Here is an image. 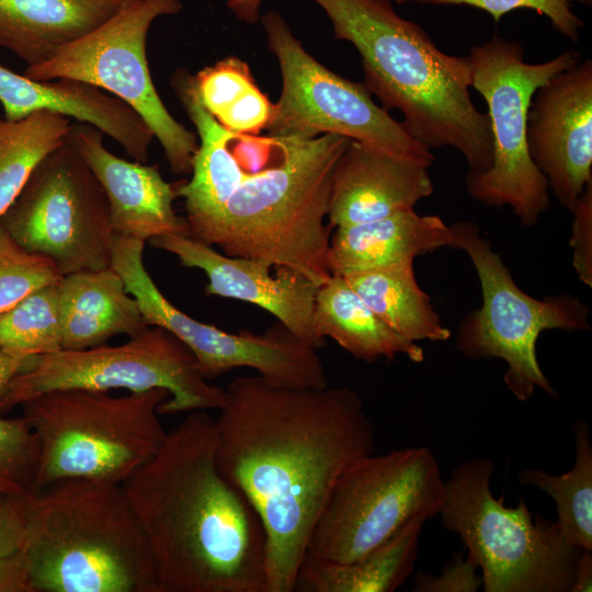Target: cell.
<instances>
[{
	"mask_svg": "<svg viewBox=\"0 0 592 592\" xmlns=\"http://www.w3.org/2000/svg\"><path fill=\"white\" fill-rule=\"evenodd\" d=\"M215 418L216 463L260 515L267 592H293L316 522L342 474L374 454L375 429L348 387L232 379Z\"/></svg>",
	"mask_w": 592,
	"mask_h": 592,
	"instance_id": "cell-1",
	"label": "cell"
},
{
	"mask_svg": "<svg viewBox=\"0 0 592 592\" xmlns=\"http://www.w3.org/2000/svg\"><path fill=\"white\" fill-rule=\"evenodd\" d=\"M123 487L147 537L161 592H267L266 534L219 471L215 418L189 414Z\"/></svg>",
	"mask_w": 592,
	"mask_h": 592,
	"instance_id": "cell-2",
	"label": "cell"
},
{
	"mask_svg": "<svg viewBox=\"0 0 592 592\" xmlns=\"http://www.w3.org/2000/svg\"><path fill=\"white\" fill-rule=\"evenodd\" d=\"M338 39L358 52L365 83L386 111L402 114L405 129L425 148L452 147L470 171L492 161L487 113L469 93L466 56L440 50L419 24L401 18L391 0H312Z\"/></svg>",
	"mask_w": 592,
	"mask_h": 592,
	"instance_id": "cell-3",
	"label": "cell"
},
{
	"mask_svg": "<svg viewBox=\"0 0 592 592\" xmlns=\"http://www.w3.org/2000/svg\"><path fill=\"white\" fill-rule=\"evenodd\" d=\"M21 551L33 592H161L121 483L71 478L32 492Z\"/></svg>",
	"mask_w": 592,
	"mask_h": 592,
	"instance_id": "cell-4",
	"label": "cell"
},
{
	"mask_svg": "<svg viewBox=\"0 0 592 592\" xmlns=\"http://www.w3.org/2000/svg\"><path fill=\"white\" fill-rule=\"evenodd\" d=\"M283 139L282 158L249 174L189 236L230 257L291 269L320 286L331 277L332 227L325 219L332 179L351 139L335 134Z\"/></svg>",
	"mask_w": 592,
	"mask_h": 592,
	"instance_id": "cell-5",
	"label": "cell"
},
{
	"mask_svg": "<svg viewBox=\"0 0 592 592\" xmlns=\"http://www.w3.org/2000/svg\"><path fill=\"white\" fill-rule=\"evenodd\" d=\"M168 397L163 388L123 396L73 388L22 403L39 445L33 492L71 478L123 485L164 442L159 406Z\"/></svg>",
	"mask_w": 592,
	"mask_h": 592,
	"instance_id": "cell-6",
	"label": "cell"
},
{
	"mask_svg": "<svg viewBox=\"0 0 592 592\" xmlns=\"http://www.w3.org/2000/svg\"><path fill=\"white\" fill-rule=\"evenodd\" d=\"M493 469L487 457L454 468L445 481L442 525L462 538L481 569L485 592H570L583 549L568 542L556 521L534 517L523 498L515 506L494 498Z\"/></svg>",
	"mask_w": 592,
	"mask_h": 592,
	"instance_id": "cell-7",
	"label": "cell"
},
{
	"mask_svg": "<svg viewBox=\"0 0 592 592\" xmlns=\"http://www.w3.org/2000/svg\"><path fill=\"white\" fill-rule=\"evenodd\" d=\"M469 87L488 106L492 161L485 172H469V195L489 206H510L522 225L534 226L550 206L549 189L527 146V115L536 90L579 61L580 53L565 50L539 64L524 60L520 43L496 36L474 46L466 56Z\"/></svg>",
	"mask_w": 592,
	"mask_h": 592,
	"instance_id": "cell-8",
	"label": "cell"
},
{
	"mask_svg": "<svg viewBox=\"0 0 592 592\" xmlns=\"http://www.w3.org/2000/svg\"><path fill=\"white\" fill-rule=\"evenodd\" d=\"M453 248L465 251L478 274L482 303L458 327L455 346L470 360L500 358L506 364L504 383L520 401L542 389L557 392L542 371L536 343L545 330H590V310L579 298L563 294L537 299L524 293L475 223L451 226Z\"/></svg>",
	"mask_w": 592,
	"mask_h": 592,
	"instance_id": "cell-9",
	"label": "cell"
},
{
	"mask_svg": "<svg viewBox=\"0 0 592 592\" xmlns=\"http://www.w3.org/2000/svg\"><path fill=\"white\" fill-rule=\"evenodd\" d=\"M444 497L440 465L425 446L362 457L333 487L306 554L339 562L358 559L412 521L439 515Z\"/></svg>",
	"mask_w": 592,
	"mask_h": 592,
	"instance_id": "cell-10",
	"label": "cell"
},
{
	"mask_svg": "<svg viewBox=\"0 0 592 592\" xmlns=\"http://www.w3.org/2000/svg\"><path fill=\"white\" fill-rule=\"evenodd\" d=\"M146 391L163 388L169 397L159 413L218 410L225 390L203 376L200 365L175 335L148 326L121 345L60 350L31 358L0 400L2 411L58 389Z\"/></svg>",
	"mask_w": 592,
	"mask_h": 592,
	"instance_id": "cell-11",
	"label": "cell"
},
{
	"mask_svg": "<svg viewBox=\"0 0 592 592\" xmlns=\"http://www.w3.org/2000/svg\"><path fill=\"white\" fill-rule=\"evenodd\" d=\"M182 0L125 2L110 20L69 44L50 60L27 67L35 81L70 79L94 86L129 105L159 140L173 174L192 171L196 134L168 111L151 79L146 43L153 21L173 15Z\"/></svg>",
	"mask_w": 592,
	"mask_h": 592,
	"instance_id": "cell-12",
	"label": "cell"
},
{
	"mask_svg": "<svg viewBox=\"0 0 592 592\" xmlns=\"http://www.w3.org/2000/svg\"><path fill=\"white\" fill-rule=\"evenodd\" d=\"M261 23L283 81L281 96L265 128L267 136L311 139L335 134L429 167L433 163L432 151L377 105L363 83L334 73L308 54L280 12L267 11Z\"/></svg>",
	"mask_w": 592,
	"mask_h": 592,
	"instance_id": "cell-13",
	"label": "cell"
},
{
	"mask_svg": "<svg viewBox=\"0 0 592 592\" xmlns=\"http://www.w3.org/2000/svg\"><path fill=\"white\" fill-rule=\"evenodd\" d=\"M0 225L61 275L111 266L114 234L105 193L67 137L36 166Z\"/></svg>",
	"mask_w": 592,
	"mask_h": 592,
	"instance_id": "cell-14",
	"label": "cell"
},
{
	"mask_svg": "<svg viewBox=\"0 0 592 592\" xmlns=\"http://www.w3.org/2000/svg\"><path fill=\"white\" fill-rule=\"evenodd\" d=\"M144 241L115 237L111 266L137 300L147 326L166 329L195 356L208 380L234 368L257 371L272 384L325 388L328 379L317 349L277 322L263 333H231L198 321L177 308L160 292L144 264Z\"/></svg>",
	"mask_w": 592,
	"mask_h": 592,
	"instance_id": "cell-15",
	"label": "cell"
},
{
	"mask_svg": "<svg viewBox=\"0 0 592 592\" xmlns=\"http://www.w3.org/2000/svg\"><path fill=\"white\" fill-rule=\"evenodd\" d=\"M531 158L558 203L572 212L592 182V61L558 72L533 95L527 115Z\"/></svg>",
	"mask_w": 592,
	"mask_h": 592,
	"instance_id": "cell-16",
	"label": "cell"
},
{
	"mask_svg": "<svg viewBox=\"0 0 592 592\" xmlns=\"http://www.w3.org/2000/svg\"><path fill=\"white\" fill-rule=\"evenodd\" d=\"M153 248L175 255L182 266L203 271L206 296L232 298L272 314L295 335L318 349L323 344L314 327V306L319 286L287 267L266 261L230 257L190 236L167 235L149 240Z\"/></svg>",
	"mask_w": 592,
	"mask_h": 592,
	"instance_id": "cell-17",
	"label": "cell"
},
{
	"mask_svg": "<svg viewBox=\"0 0 592 592\" xmlns=\"http://www.w3.org/2000/svg\"><path fill=\"white\" fill-rule=\"evenodd\" d=\"M103 133L88 123L71 124L68 140L95 175L109 204L114 236L149 241L167 235L189 236L184 217L173 207L175 183L157 166L124 160L103 144Z\"/></svg>",
	"mask_w": 592,
	"mask_h": 592,
	"instance_id": "cell-18",
	"label": "cell"
},
{
	"mask_svg": "<svg viewBox=\"0 0 592 592\" xmlns=\"http://www.w3.org/2000/svg\"><path fill=\"white\" fill-rule=\"evenodd\" d=\"M429 168L412 158L351 139L334 170L328 224L337 228L413 208L433 193Z\"/></svg>",
	"mask_w": 592,
	"mask_h": 592,
	"instance_id": "cell-19",
	"label": "cell"
},
{
	"mask_svg": "<svg viewBox=\"0 0 592 592\" xmlns=\"http://www.w3.org/2000/svg\"><path fill=\"white\" fill-rule=\"evenodd\" d=\"M454 235L439 216L419 215L413 208L349 226L337 227L330 238L328 267L331 275H346L401 263L443 247Z\"/></svg>",
	"mask_w": 592,
	"mask_h": 592,
	"instance_id": "cell-20",
	"label": "cell"
},
{
	"mask_svg": "<svg viewBox=\"0 0 592 592\" xmlns=\"http://www.w3.org/2000/svg\"><path fill=\"white\" fill-rule=\"evenodd\" d=\"M123 0H0V46L29 67L110 20Z\"/></svg>",
	"mask_w": 592,
	"mask_h": 592,
	"instance_id": "cell-21",
	"label": "cell"
},
{
	"mask_svg": "<svg viewBox=\"0 0 592 592\" xmlns=\"http://www.w3.org/2000/svg\"><path fill=\"white\" fill-rule=\"evenodd\" d=\"M56 286L62 350L94 348L148 327L137 300L112 266L61 275Z\"/></svg>",
	"mask_w": 592,
	"mask_h": 592,
	"instance_id": "cell-22",
	"label": "cell"
},
{
	"mask_svg": "<svg viewBox=\"0 0 592 592\" xmlns=\"http://www.w3.org/2000/svg\"><path fill=\"white\" fill-rule=\"evenodd\" d=\"M314 327L323 340L333 339L341 348L364 362L399 354L420 363L423 349L390 329L355 293L343 276L331 277L319 286L314 306Z\"/></svg>",
	"mask_w": 592,
	"mask_h": 592,
	"instance_id": "cell-23",
	"label": "cell"
},
{
	"mask_svg": "<svg viewBox=\"0 0 592 592\" xmlns=\"http://www.w3.org/2000/svg\"><path fill=\"white\" fill-rule=\"evenodd\" d=\"M425 523L417 519L365 556L339 562L306 554L294 591L392 592L412 573Z\"/></svg>",
	"mask_w": 592,
	"mask_h": 592,
	"instance_id": "cell-24",
	"label": "cell"
},
{
	"mask_svg": "<svg viewBox=\"0 0 592 592\" xmlns=\"http://www.w3.org/2000/svg\"><path fill=\"white\" fill-rule=\"evenodd\" d=\"M364 303L408 341H446L452 333L419 286L413 262L343 275Z\"/></svg>",
	"mask_w": 592,
	"mask_h": 592,
	"instance_id": "cell-25",
	"label": "cell"
},
{
	"mask_svg": "<svg viewBox=\"0 0 592 592\" xmlns=\"http://www.w3.org/2000/svg\"><path fill=\"white\" fill-rule=\"evenodd\" d=\"M576 460L561 475L539 469H523L517 481L547 493L556 503V523L572 545L592 551V445L589 424L573 423Z\"/></svg>",
	"mask_w": 592,
	"mask_h": 592,
	"instance_id": "cell-26",
	"label": "cell"
},
{
	"mask_svg": "<svg viewBox=\"0 0 592 592\" xmlns=\"http://www.w3.org/2000/svg\"><path fill=\"white\" fill-rule=\"evenodd\" d=\"M70 118L41 110L16 119H0V217L14 202L36 166L60 146Z\"/></svg>",
	"mask_w": 592,
	"mask_h": 592,
	"instance_id": "cell-27",
	"label": "cell"
},
{
	"mask_svg": "<svg viewBox=\"0 0 592 592\" xmlns=\"http://www.w3.org/2000/svg\"><path fill=\"white\" fill-rule=\"evenodd\" d=\"M57 283L43 286L0 311V350L30 360L62 350Z\"/></svg>",
	"mask_w": 592,
	"mask_h": 592,
	"instance_id": "cell-28",
	"label": "cell"
},
{
	"mask_svg": "<svg viewBox=\"0 0 592 592\" xmlns=\"http://www.w3.org/2000/svg\"><path fill=\"white\" fill-rule=\"evenodd\" d=\"M0 407V492L29 497L39 463L36 435L23 418L7 419Z\"/></svg>",
	"mask_w": 592,
	"mask_h": 592,
	"instance_id": "cell-29",
	"label": "cell"
},
{
	"mask_svg": "<svg viewBox=\"0 0 592 592\" xmlns=\"http://www.w3.org/2000/svg\"><path fill=\"white\" fill-rule=\"evenodd\" d=\"M60 277L48 259L22 248L0 225V311Z\"/></svg>",
	"mask_w": 592,
	"mask_h": 592,
	"instance_id": "cell-30",
	"label": "cell"
},
{
	"mask_svg": "<svg viewBox=\"0 0 592 592\" xmlns=\"http://www.w3.org/2000/svg\"><path fill=\"white\" fill-rule=\"evenodd\" d=\"M398 4L469 5L489 13L496 22L517 9H531L548 18L551 27L573 43L580 41L584 22L573 11V3L590 5L592 0H395Z\"/></svg>",
	"mask_w": 592,
	"mask_h": 592,
	"instance_id": "cell-31",
	"label": "cell"
},
{
	"mask_svg": "<svg viewBox=\"0 0 592 592\" xmlns=\"http://www.w3.org/2000/svg\"><path fill=\"white\" fill-rule=\"evenodd\" d=\"M194 80L202 104L216 119L257 86L248 64L234 56L203 68Z\"/></svg>",
	"mask_w": 592,
	"mask_h": 592,
	"instance_id": "cell-32",
	"label": "cell"
},
{
	"mask_svg": "<svg viewBox=\"0 0 592 592\" xmlns=\"http://www.w3.org/2000/svg\"><path fill=\"white\" fill-rule=\"evenodd\" d=\"M274 104L258 86L227 110L217 122L236 134L259 135L265 129L273 114Z\"/></svg>",
	"mask_w": 592,
	"mask_h": 592,
	"instance_id": "cell-33",
	"label": "cell"
},
{
	"mask_svg": "<svg viewBox=\"0 0 592 592\" xmlns=\"http://www.w3.org/2000/svg\"><path fill=\"white\" fill-rule=\"evenodd\" d=\"M478 567L462 553H456L440 576L418 573L414 580L415 592H476L481 588Z\"/></svg>",
	"mask_w": 592,
	"mask_h": 592,
	"instance_id": "cell-34",
	"label": "cell"
},
{
	"mask_svg": "<svg viewBox=\"0 0 592 592\" xmlns=\"http://www.w3.org/2000/svg\"><path fill=\"white\" fill-rule=\"evenodd\" d=\"M570 246L573 267L585 285L592 286V182L581 195L574 209Z\"/></svg>",
	"mask_w": 592,
	"mask_h": 592,
	"instance_id": "cell-35",
	"label": "cell"
},
{
	"mask_svg": "<svg viewBox=\"0 0 592 592\" xmlns=\"http://www.w3.org/2000/svg\"><path fill=\"white\" fill-rule=\"evenodd\" d=\"M26 498L0 492V555L22 550L25 539Z\"/></svg>",
	"mask_w": 592,
	"mask_h": 592,
	"instance_id": "cell-36",
	"label": "cell"
},
{
	"mask_svg": "<svg viewBox=\"0 0 592 592\" xmlns=\"http://www.w3.org/2000/svg\"><path fill=\"white\" fill-rule=\"evenodd\" d=\"M0 592H33L22 551L0 555Z\"/></svg>",
	"mask_w": 592,
	"mask_h": 592,
	"instance_id": "cell-37",
	"label": "cell"
},
{
	"mask_svg": "<svg viewBox=\"0 0 592 592\" xmlns=\"http://www.w3.org/2000/svg\"><path fill=\"white\" fill-rule=\"evenodd\" d=\"M592 591V551L582 550L574 571L570 592Z\"/></svg>",
	"mask_w": 592,
	"mask_h": 592,
	"instance_id": "cell-38",
	"label": "cell"
},
{
	"mask_svg": "<svg viewBox=\"0 0 592 592\" xmlns=\"http://www.w3.org/2000/svg\"><path fill=\"white\" fill-rule=\"evenodd\" d=\"M30 360L15 358L0 350V400L5 395L13 377L25 367Z\"/></svg>",
	"mask_w": 592,
	"mask_h": 592,
	"instance_id": "cell-39",
	"label": "cell"
},
{
	"mask_svg": "<svg viewBox=\"0 0 592 592\" xmlns=\"http://www.w3.org/2000/svg\"><path fill=\"white\" fill-rule=\"evenodd\" d=\"M262 0H227V8L234 15L246 23H255L260 19Z\"/></svg>",
	"mask_w": 592,
	"mask_h": 592,
	"instance_id": "cell-40",
	"label": "cell"
},
{
	"mask_svg": "<svg viewBox=\"0 0 592 592\" xmlns=\"http://www.w3.org/2000/svg\"><path fill=\"white\" fill-rule=\"evenodd\" d=\"M124 2H134V1H138V0H123Z\"/></svg>",
	"mask_w": 592,
	"mask_h": 592,
	"instance_id": "cell-41",
	"label": "cell"
}]
</instances>
